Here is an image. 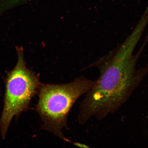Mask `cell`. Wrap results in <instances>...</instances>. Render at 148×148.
I'll return each mask as SVG.
<instances>
[{
    "label": "cell",
    "instance_id": "cell-1",
    "mask_svg": "<svg viewBox=\"0 0 148 148\" xmlns=\"http://www.w3.org/2000/svg\"><path fill=\"white\" fill-rule=\"evenodd\" d=\"M121 45L90 64L99 68V79L81 103L78 119L83 125L90 118L102 120L124 103L148 72V66L136 69L140 54Z\"/></svg>",
    "mask_w": 148,
    "mask_h": 148
},
{
    "label": "cell",
    "instance_id": "cell-2",
    "mask_svg": "<svg viewBox=\"0 0 148 148\" xmlns=\"http://www.w3.org/2000/svg\"><path fill=\"white\" fill-rule=\"evenodd\" d=\"M96 83V81L81 76L66 84H41L36 110L43 122L42 129L64 141L71 142L62 133L64 128L68 129V114L79 98L89 91Z\"/></svg>",
    "mask_w": 148,
    "mask_h": 148
},
{
    "label": "cell",
    "instance_id": "cell-3",
    "mask_svg": "<svg viewBox=\"0 0 148 148\" xmlns=\"http://www.w3.org/2000/svg\"><path fill=\"white\" fill-rule=\"evenodd\" d=\"M17 52V63L13 69L8 72L5 79L4 106L0 119L3 139L12 118L27 110L41 84L34 72L26 66L23 50L18 48Z\"/></svg>",
    "mask_w": 148,
    "mask_h": 148
},
{
    "label": "cell",
    "instance_id": "cell-4",
    "mask_svg": "<svg viewBox=\"0 0 148 148\" xmlns=\"http://www.w3.org/2000/svg\"><path fill=\"white\" fill-rule=\"evenodd\" d=\"M74 144L75 145L77 146V147H83V148L89 147H88V146H86V145H84V144H82L78 143V142H75V143H74Z\"/></svg>",
    "mask_w": 148,
    "mask_h": 148
}]
</instances>
